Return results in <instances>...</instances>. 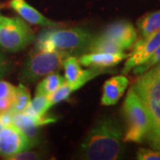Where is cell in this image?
I'll list each match as a JSON object with an SVG mask.
<instances>
[{
    "label": "cell",
    "instance_id": "13",
    "mask_svg": "<svg viewBox=\"0 0 160 160\" xmlns=\"http://www.w3.org/2000/svg\"><path fill=\"white\" fill-rule=\"evenodd\" d=\"M128 85L129 80L123 75L107 80L103 86L102 104L105 106L115 105L125 93Z\"/></svg>",
    "mask_w": 160,
    "mask_h": 160
},
{
    "label": "cell",
    "instance_id": "7",
    "mask_svg": "<svg viewBox=\"0 0 160 160\" xmlns=\"http://www.w3.org/2000/svg\"><path fill=\"white\" fill-rule=\"evenodd\" d=\"M31 148L33 145L29 139L13 125L3 126L0 130V156L5 159Z\"/></svg>",
    "mask_w": 160,
    "mask_h": 160
},
{
    "label": "cell",
    "instance_id": "22",
    "mask_svg": "<svg viewBox=\"0 0 160 160\" xmlns=\"http://www.w3.org/2000/svg\"><path fill=\"white\" fill-rule=\"evenodd\" d=\"M16 86L12 85L11 83L0 79V99L13 96L15 93Z\"/></svg>",
    "mask_w": 160,
    "mask_h": 160
},
{
    "label": "cell",
    "instance_id": "5",
    "mask_svg": "<svg viewBox=\"0 0 160 160\" xmlns=\"http://www.w3.org/2000/svg\"><path fill=\"white\" fill-rule=\"evenodd\" d=\"M69 55L53 51H35L24 64L21 79L25 83H35L47 75L59 71Z\"/></svg>",
    "mask_w": 160,
    "mask_h": 160
},
{
    "label": "cell",
    "instance_id": "8",
    "mask_svg": "<svg viewBox=\"0 0 160 160\" xmlns=\"http://www.w3.org/2000/svg\"><path fill=\"white\" fill-rule=\"evenodd\" d=\"M160 46V29L146 38H141L134 43L133 51L127 58L122 69L123 74H127L135 66L146 62L153 52Z\"/></svg>",
    "mask_w": 160,
    "mask_h": 160
},
{
    "label": "cell",
    "instance_id": "15",
    "mask_svg": "<svg viewBox=\"0 0 160 160\" xmlns=\"http://www.w3.org/2000/svg\"><path fill=\"white\" fill-rule=\"evenodd\" d=\"M142 38H146L160 29V10L149 12L137 22Z\"/></svg>",
    "mask_w": 160,
    "mask_h": 160
},
{
    "label": "cell",
    "instance_id": "27",
    "mask_svg": "<svg viewBox=\"0 0 160 160\" xmlns=\"http://www.w3.org/2000/svg\"><path fill=\"white\" fill-rule=\"evenodd\" d=\"M3 17H4V16H0V23H1L2 20H3Z\"/></svg>",
    "mask_w": 160,
    "mask_h": 160
},
{
    "label": "cell",
    "instance_id": "1",
    "mask_svg": "<svg viewBox=\"0 0 160 160\" xmlns=\"http://www.w3.org/2000/svg\"><path fill=\"white\" fill-rule=\"evenodd\" d=\"M124 132L111 117L99 119L88 132L79 149V158L86 160L118 159L122 154Z\"/></svg>",
    "mask_w": 160,
    "mask_h": 160
},
{
    "label": "cell",
    "instance_id": "10",
    "mask_svg": "<svg viewBox=\"0 0 160 160\" xmlns=\"http://www.w3.org/2000/svg\"><path fill=\"white\" fill-rule=\"evenodd\" d=\"M104 38L118 44L125 51L130 49L137 39V32L132 24L121 21L109 25L101 34Z\"/></svg>",
    "mask_w": 160,
    "mask_h": 160
},
{
    "label": "cell",
    "instance_id": "25",
    "mask_svg": "<svg viewBox=\"0 0 160 160\" xmlns=\"http://www.w3.org/2000/svg\"><path fill=\"white\" fill-rule=\"evenodd\" d=\"M8 72V62L6 57L0 52V79Z\"/></svg>",
    "mask_w": 160,
    "mask_h": 160
},
{
    "label": "cell",
    "instance_id": "29",
    "mask_svg": "<svg viewBox=\"0 0 160 160\" xmlns=\"http://www.w3.org/2000/svg\"><path fill=\"white\" fill-rule=\"evenodd\" d=\"M0 16H1V15H0Z\"/></svg>",
    "mask_w": 160,
    "mask_h": 160
},
{
    "label": "cell",
    "instance_id": "11",
    "mask_svg": "<svg viewBox=\"0 0 160 160\" xmlns=\"http://www.w3.org/2000/svg\"><path fill=\"white\" fill-rule=\"evenodd\" d=\"M129 56L125 52H86L80 55V64L85 67L93 68H110L118 65Z\"/></svg>",
    "mask_w": 160,
    "mask_h": 160
},
{
    "label": "cell",
    "instance_id": "16",
    "mask_svg": "<svg viewBox=\"0 0 160 160\" xmlns=\"http://www.w3.org/2000/svg\"><path fill=\"white\" fill-rule=\"evenodd\" d=\"M49 98L44 94L36 93L35 98L30 101L28 107L23 111V113L29 115L32 118H38L45 116L46 111L51 108Z\"/></svg>",
    "mask_w": 160,
    "mask_h": 160
},
{
    "label": "cell",
    "instance_id": "21",
    "mask_svg": "<svg viewBox=\"0 0 160 160\" xmlns=\"http://www.w3.org/2000/svg\"><path fill=\"white\" fill-rule=\"evenodd\" d=\"M137 158L139 160H160V151L142 148L138 150Z\"/></svg>",
    "mask_w": 160,
    "mask_h": 160
},
{
    "label": "cell",
    "instance_id": "24",
    "mask_svg": "<svg viewBox=\"0 0 160 160\" xmlns=\"http://www.w3.org/2000/svg\"><path fill=\"white\" fill-rule=\"evenodd\" d=\"M12 115L11 111H7L0 114V124L3 126H7L12 125Z\"/></svg>",
    "mask_w": 160,
    "mask_h": 160
},
{
    "label": "cell",
    "instance_id": "12",
    "mask_svg": "<svg viewBox=\"0 0 160 160\" xmlns=\"http://www.w3.org/2000/svg\"><path fill=\"white\" fill-rule=\"evenodd\" d=\"M10 6L18 14L30 24L41 25L48 28L57 27L59 24L45 17L41 12L36 10L34 7L29 6L25 0H11Z\"/></svg>",
    "mask_w": 160,
    "mask_h": 160
},
{
    "label": "cell",
    "instance_id": "18",
    "mask_svg": "<svg viewBox=\"0 0 160 160\" xmlns=\"http://www.w3.org/2000/svg\"><path fill=\"white\" fill-rule=\"evenodd\" d=\"M30 101L31 100L29 90L22 84L19 85L15 90L12 106L10 111L12 113H22L28 107Z\"/></svg>",
    "mask_w": 160,
    "mask_h": 160
},
{
    "label": "cell",
    "instance_id": "3",
    "mask_svg": "<svg viewBox=\"0 0 160 160\" xmlns=\"http://www.w3.org/2000/svg\"><path fill=\"white\" fill-rule=\"evenodd\" d=\"M132 86L147 110L149 120V144L160 151V76L151 69L140 75Z\"/></svg>",
    "mask_w": 160,
    "mask_h": 160
},
{
    "label": "cell",
    "instance_id": "28",
    "mask_svg": "<svg viewBox=\"0 0 160 160\" xmlns=\"http://www.w3.org/2000/svg\"><path fill=\"white\" fill-rule=\"evenodd\" d=\"M2 127H3V126H2V125H1V124H0V130H1V129H2Z\"/></svg>",
    "mask_w": 160,
    "mask_h": 160
},
{
    "label": "cell",
    "instance_id": "14",
    "mask_svg": "<svg viewBox=\"0 0 160 160\" xmlns=\"http://www.w3.org/2000/svg\"><path fill=\"white\" fill-rule=\"evenodd\" d=\"M124 49L116 42L104 38L102 36L93 37L90 45L87 47L86 52H124Z\"/></svg>",
    "mask_w": 160,
    "mask_h": 160
},
{
    "label": "cell",
    "instance_id": "6",
    "mask_svg": "<svg viewBox=\"0 0 160 160\" xmlns=\"http://www.w3.org/2000/svg\"><path fill=\"white\" fill-rule=\"evenodd\" d=\"M35 40V35L20 18L3 17L0 23V47L16 52L23 50Z\"/></svg>",
    "mask_w": 160,
    "mask_h": 160
},
{
    "label": "cell",
    "instance_id": "9",
    "mask_svg": "<svg viewBox=\"0 0 160 160\" xmlns=\"http://www.w3.org/2000/svg\"><path fill=\"white\" fill-rule=\"evenodd\" d=\"M56 118L47 117L46 114L44 117L38 118H32L25 113H13L12 115V125L17 127L26 137L29 139L33 147L38 143V127L55 122Z\"/></svg>",
    "mask_w": 160,
    "mask_h": 160
},
{
    "label": "cell",
    "instance_id": "19",
    "mask_svg": "<svg viewBox=\"0 0 160 160\" xmlns=\"http://www.w3.org/2000/svg\"><path fill=\"white\" fill-rule=\"evenodd\" d=\"M160 63V46L153 52V53L149 57V59L140 65L135 66L132 69V72L134 75H142L149 69L153 68L154 66Z\"/></svg>",
    "mask_w": 160,
    "mask_h": 160
},
{
    "label": "cell",
    "instance_id": "2",
    "mask_svg": "<svg viewBox=\"0 0 160 160\" xmlns=\"http://www.w3.org/2000/svg\"><path fill=\"white\" fill-rule=\"evenodd\" d=\"M89 30L81 28L50 29L43 31L36 42V51H53L69 56L86 53L93 38Z\"/></svg>",
    "mask_w": 160,
    "mask_h": 160
},
{
    "label": "cell",
    "instance_id": "26",
    "mask_svg": "<svg viewBox=\"0 0 160 160\" xmlns=\"http://www.w3.org/2000/svg\"><path fill=\"white\" fill-rule=\"evenodd\" d=\"M150 69H151L153 72H155L156 74L159 75L160 76V63L159 64H158V65H156V66H154L153 68H151Z\"/></svg>",
    "mask_w": 160,
    "mask_h": 160
},
{
    "label": "cell",
    "instance_id": "4",
    "mask_svg": "<svg viewBox=\"0 0 160 160\" xmlns=\"http://www.w3.org/2000/svg\"><path fill=\"white\" fill-rule=\"evenodd\" d=\"M123 112L126 122L123 142L142 143L147 140L149 131V117L144 104L132 86L124 102Z\"/></svg>",
    "mask_w": 160,
    "mask_h": 160
},
{
    "label": "cell",
    "instance_id": "17",
    "mask_svg": "<svg viewBox=\"0 0 160 160\" xmlns=\"http://www.w3.org/2000/svg\"><path fill=\"white\" fill-rule=\"evenodd\" d=\"M65 82H66L65 78H62L60 74H58L56 72L51 73L46 76V78L38 84L36 93L49 96L56 91Z\"/></svg>",
    "mask_w": 160,
    "mask_h": 160
},
{
    "label": "cell",
    "instance_id": "23",
    "mask_svg": "<svg viewBox=\"0 0 160 160\" xmlns=\"http://www.w3.org/2000/svg\"><path fill=\"white\" fill-rule=\"evenodd\" d=\"M13 96L0 99V114L11 110L12 102H13Z\"/></svg>",
    "mask_w": 160,
    "mask_h": 160
},
{
    "label": "cell",
    "instance_id": "20",
    "mask_svg": "<svg viewBox=\"0 0 160 160\" xmlns=\"http://www.w3.org/2000/svg\"><path fill=\"white\" fill-rule=\"evenodd\" d=\"M42 158V155L37 151H31L29 149L21 151L17 154H14L7 159L9 160H36Z\"/></svg>",
    "mask_w": 160,
    "mask_h": 160
}]
</instances>
